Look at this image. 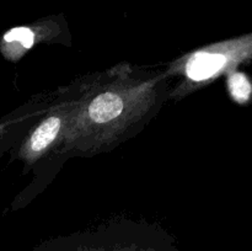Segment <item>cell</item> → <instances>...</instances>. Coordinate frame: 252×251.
Wrapping results in <instances>:
<instances>
[{"label": "cell", "mask_w": 252, "mask_h": 251, "mask_svg": "<svg viewBox=\"0 0 252 251\" xmlns=\"http://www.w3.org/2000/svg\"><path fill=\"white\" fill-rule=\"evenodd\" d=\"M89 74L51 91V100L41 117L12 148L11 160L24 165L22 174L33 171V179L14 202L21 208L41 193L69 160L68 144Z\"/></svg>", "instance_id": "cell-2"}, {"label": "cell", "mask_w": 252, "mask_h": 251, "mask_svg": "<svg viewBox=\"0 0 252 251\" xmlns=\"http://www.w3.org/2000/svg\"><path fill=\"white\" fill-rule=\"evenodd\" d=\"M38 44L70 46V31L63 16H48L7 30L0 37V54L7 62L16 63Z\"/></svg>", "instance_id": "cell-4"}, {"label": "cell", "mask_w": 252, "mask_h": 251, "mask_svg": "<svg viewBox=\"0 0 252 251\" xmlns=\"http://www.w3.org/2000/svg\"><path fill=\"white\" fill-rule=\"evenodd\" d=\"M252 59V32L213 42L172 59L165 70L177 83L172 85L169 100L180 101L211 85L220 76Z\"/></svg>", "instance_id": "cell-3"}, {"label": "cell", "mask_w": 252, "mask_h": 251, "mask_svg": "<svg viewBox=\"0 0 252 251\" xmlns=\"http://www.w3.org/2000/svg\"><path fill=\"white\" fill-rule=\"evenodd\" d=\"M51 93L37 95L0 122V157L14 148L48 107Z\"/></svg>", "instance_id": "cell-5"}, {"label": "cell", "mask_w": 252, "mask_h": 251, "mask_svg": "<svg viewBox=\"0 0 252 251\" xmlns=\"http://www.w3.org/2000/svg\"><path fill=\"white\" fill-rule=\"evenodd\" d=\"M165 68L118 63L89 74L68 144V157H91L139 134L169 100Z\"/></svg>", "instance_id": "cell-1"}, {"label": "cell", "mask_w": 252, "mask_h": 251, "mask_svg": "<svg viewBox=\"0 0 252 251\" xmlns=\"http://www.w3.org/2000/svg\"><path fill=\"white\" fill-rule=\"evenodd\" d=\"M226 85L231 98L239 105H245L252 97V84L248 75L239 70L230 71L226 75Z\"/></svg>", "instance_id": "cell-6"}]
</instances>
